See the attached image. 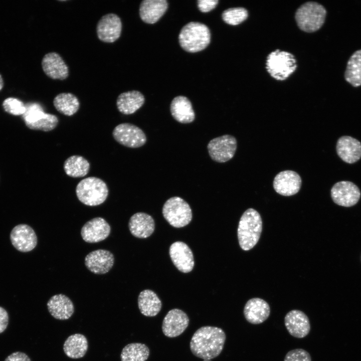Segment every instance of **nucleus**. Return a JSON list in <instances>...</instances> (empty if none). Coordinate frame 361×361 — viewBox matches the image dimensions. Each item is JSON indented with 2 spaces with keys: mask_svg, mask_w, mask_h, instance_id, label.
Returning <instances> with one entry per match:
<instances>
[{
  "mask_svg": "<svg viewBox=\"0 0 361 361\" xmlns=\"http://www.w3.org/2000/svg\"><path fill=\"white\" fill-rule=\"evenodd\" d=\"M226 334L219 327L202 326L194 333L190 343V349L196 356L211 359L222 352L226 340Z\"/></svg>",
  "mask_w": 361,
  "mask_h": 361,
  "instance_id": "1",
  "label": "nucleus"
},
{
  "mask_svg": "<svg viewBox=\"0 0 361 361\" xmlns=\"http://www.w3.org/2000/svg\"><path fill=\"white\" fill-rule=\"evenodd\" d=\"M262 230L259 213L253 208L248 209L242 215L238 227L237 236L241 249L248 251L258 243Z\"/></svg>",
  "mask_w": 361,
  "mask_h": 361,
  "instance_id": "2",
  "label": "nucleus"
},
{
  "mask_svg": "<svg viewBox=\"0 0 361 361\" xmlns=\"http://www.w3.org/2000/svg\"><path fill=\"white\" fill-rule=\"evenodd\" d=\"M211 33L204 24L192 22L183 27L178 36L181 47L190 53H196L205 49L210 44Z\"/></svg>",
  "mask_w": 361,
  "mask_h": 361,
  "instance_id": "3",
  "label": "nucleus"
},
{
  "mask_svg": "<svg viewBox=\"0 0 361 361\" xmlns=\"http://www.w3.org/2000/svg\"><path fill=\"white\" fill-rule=\"evenodd\" d=\"M108 192L106 184L102 179L95 176L81 180L76 187L78 199L88 206H96L103 203L108 197Z\"/></svg>",
  "mask_w": 361,
  "mask_h": 361,
  "instance_id": "4",
  "label": "nucleus"
},
{
  "mask_svg": "<svg viewBox=\"0 0 361 361\" xmlns=\"http://www.w3.org/2000/svg\"><path fill=\"white\" fill-rule=\"evenodd\" d=\"M326 10L321 4L313 2L301 5L296 11L295 20L303 31L312 33L319 30L325 22Z\"/></svg>",
  "mask_w": 361,
  "mask_h": 361,
  "instance_id": "5",
  "label": "nucleus"
},
{
  "mask_svg": "<svg viewBox=\"0 0 361 361\" xmlns=\"http://www.w3.org/2000/svg\"><path fill=\"white\" fill-rule=\"evenodd\" d=\"M297 66L294 55L288 52L276 50L267 58L266 69L277 80L286 79L295 71Z\"/></svg>",
  "mask_w": 361,
  "mask_h": 361,
  "instance_id": "6",
  "label": "nucleus"
},
{
  "mask_svg": "<svg viewBox=\"0 0 361 361\" xmlns=\"http://www.w3.org/2000/svg\"><path fill=\"white\" fill-rule=\"evenodd\" d=\"M164 219L172 227L182 228L188 225L192 219V212L189 204L179 197L168 199L162 208Z\"/></svg>",
  "mask_w": 361,
  "mask_h": 361,
  "instance_id": "7",
  "label": "nucleus"
},
{
  "mask_svg": "<svg viewBox=\"0 0 361 361\" xmlns=\"http://www.w3.org/2000/svg\"><path fill=\"white\" fill-rule=\"evenodd\" d=\"M23 118L26 125L30 129L50 131L54 129L59 123L55 115L45 112L37 103L28 104Z\"/></svg>",
  "mask_w": 361,
  "mask_h": 361,
  "instance_id": "8",
  "label": "nucleus"
},
{
  "mask_svg": "<svg viewBox=\"0 0 361 361\" xmlns=\"http://www.w3.org/2000/svg\"><path fill=\"white\" fill-rule=\"evenodd\" d=\"M112 136L118 143L129 148L140 147L146 142V137L143 130L129 123H121L115 127Z\"/></svg>",
  "mask_w": 361,
  "mask_h": 361,
  "instance_id": "9",
  "label": "nucleus"
},
{
  "mask_svg": "<svg viewBox=\"0 0 361 361\" xmlns=\"http://www.w3.org/2000/svg\"><path fill=\"white\" fill-rule=\"evenodd\" d=\"M207 148L213 160L225 162L234 156L237 149V140L232 135H224L210 140Z\"/></svg>",
  "mask_w": 361,
  "mask_h": 361,
  "instance_id": "10",
  "label": "nucleus"
},
{
  "mask_svg": "<svg viewBox=\"0 0 361 361\" xmlns=\"http://www.w3.org/2000/svg\"><path fill=\"white\" fill-rule=\"evenodd\" d=\"M122 26L121 19L118 15L113 13L106 14L97 24V37L103 42L113 43L120 38Z\"/></svg>",
  "mask_w": 361,
  "mask_h": 361,
  "instance_id": "11",
  "label": "nucleus"
},
{
  "mask_svg": "<svg viewBox=\"0 0 361 361\" xmlns=\"http://www.w3.org/2000/svg\"><path fill=\"white\" fill-rule=\"evenodd\" d=\"M330 194L334 203L345 207L355 205L360 197L358 188L349 181H340L335 184L331 189Z\"/></svg>",
  "mask_w": 361,
  "mask_h": 361,
  "instance_id": "12",
  "label": "nucleus"
},
{
  "mask_svg": "<svg viewBox=\"0 0 361 361\" xmlns=\"http://www.w3.org/2000/svg\"><path fill=\"white\" fill-rule=\"evenodd\" d=\"M189 323L188 315L179 309L174 308L170 310L164 316L162 331L167 337H177L185 331Z\"/></svg>",
  "mask_w": 361,
  "mask_h": 361,
  "instance_id": "13",
  "label": "nucleus"
},
{
  "mask_svg": "<svg viewBox=\"0 0 361 361\" xmlns=\"http://www.w3.org/2000/svg\"><path fill=\"white\" fill-rule=\"evenodd\" d=\"M10 239L14 247L22 252L32 251L37 244V238L34 230L26 224L15 226L11 232Z\"/></svg>",
  "mask_w": 361,
  "mask_h": 361,
  "instance_id": "14",
  "label": "nucleus"
},
{
  "mask_svg": "<svg viewBox=\"0 0 361 361\" xmlns=\"http://www.w3.org/2000/svg\"><path fill=\"white\" fill-rule=\"evenodd\" d=\"M111 227L105 219L94 218L87 222L82 227L81 235L84 241L95 243L107 238L110 234Z\"/></svg>",
  "mask_w": 361,
  "mask_h": 361,
  "instance_id": "15",
  "label": "nucleus"
},
{
  "mask_svg": "<svg viewBox=\"0 0 361 361\" xmlns=\"http://www.w3.org/2000/svg\"><path fill=\"white\" fill-rule=\"evenodd\" d=\"M301 186V178L295 171L286 170L279 172L274 177L273 187L279 194L290 196L297 194Z\"/></svg>",
  "mask_w": 361,
  "mask_h": 361,
  "instance_id": "16",
  "label": "nucleus"
},
{
  "mask_svg": "<svg viewBox=\"0 0 361 361\" xmlns=\"http://www.w3.org/2000/svg\"><path fill=\"white\" fill-rule=\"evenodd\" d=\"M114 262L113 254L110 251L98 249L88 254L85 258V264L91 272L96 274L107 273Z\"/></svg>",
  "mask_w": 361,
  "mask_h": 361,
  "instance_id": "17",
  "label": "nucleus"
},
{
  "mask_svg": "<svg viewBox=\"0 0 361 361\" xmlns=\"http://www.w3.org/2000/svg\"><path fill=\"white\" fill-rule=\"evenodd\" d=\"M170 257L176 268L183 273L191 272L194 266L193 252L185 243L177 241L169 247Z\"/></svg>",
  "mask_w": 361,
  "mask_h": 361,
  "instance_id": "18",
  "label": "nucleus"
},
{
  "mask_svg": "<svg viewBox=\"0 0 361 361\" xmlns=\"http://www.w3.org/2000/svg\"><path fill=\"white\" fill-rule=\"evenodd\" d=\"M284 324L289 333L296 338H303L310 330V323L307 315L303 311L293 309L284 317Z\"/></svg>",
  "mask_w": 361,
  "mask_h": 361,
  "instance_id": "19",
  "label": "nucleus"
},
{
  "mask_svg": "<svg viewBox=\"0 0 361 361\" xmlns=\"http://www.w3.org/2000/svg\"><path fill=\"white\" fill-rule=\"evenodd\" d=\"M41 64L44 73L52 79L63 80L69 76L68 66L56 52H50L45 55Z\"/></svg>",
  "mask_w": 361,
  "mask_h": 361,
  "instance_id": "20",
  "label": "nucleus"
},
{
  "mask_svg": "<svg viewBox=\"0 0 361 361\" xmlns=\"http://www.w3.org/2000/svg\"><path fill=\"white\" fill-rule=\"evenodd\" d=\"M243 313L248 322L253 324H258L263 323L269 317L270 308L264 300L260 298H253L245 304Z\"/></svg>",
  "mask_w": 361,
  "mask_h": 361,
  "instance_id": "21",
  "label": "nucleus"
},
{
  "mask_svg": "<svg viewBox=\"0 0 361 361\" xmlns=\"http://www.w3.org/2000/svg\"><path fill=\"white\" fill-rule=\"evenodd\" d=\"M336 152L344 162L353 163L361 157V143L349 136L340 137L336 143Z\"/></svg>",
  "mask_w": 361,
  "mask_h": 361,
  "instance_id": "22",
  "label": "nucleus"
},
{
  "mask_svg": "<svg viewBox=\"0 0 361 361\" xmlns=\"http://www.w3.org/2000/svg\"><path fill=\"white\" fill-rule=\"evenodd\" d=\"M47 305L51 315L58 320H67L74 312V306L72 300L63 294L52 296Z\"/></svg>",
  "mask_w": 361,
  "mask_h": 361,
  "instance_id": "23",
  "label": "nucleus"
},
{
  "mask_svg": "<svg viewBox=\"0 0 361 361\" xmlns=\"http://www.w3.org/2000/svg\"><path fill=\"white\" fill-rule=\"evenodd\" d=\"M128 227L131 234L138 238H146L154 232L155 223L151 216L147 214L138 212L130 218Z\"/></svg>",
  "mask_w": 361,
  "mask_h": 361,
  "instance_id": "24",
  "label": "nucleus"
},
{
  "mask_svg": "<svg viewBox=\"0 0 361 361\" xmlns=\"http://www.w3.org/2000/svg\"><path fill=\"white\" fill-rule=\"evenodd\" d=\"M167 7L165 0H144L140 4L139 16L144 23L154 24L164 15Z\"/></svg>",
  "mask_w": 361,
  "mask_h": 361,
  "instance_id": "25",
  "label": "nucleus"
},
{
  "mask_svg": "<svg viewBox=\"0 0 361 361\" xmlns=\"http://www.w3.org/2000/svg\"><path fill=\"white\" fill-rule=\"evenodd\" d=\"M170 110L173 118L181 123H191L195 118L191 101L184 96H178L173 99L170 103Z\"/></svg>",
  "mask_w": 361,
  "mask_h": 361,
  "instance_id": "26",
  "label": "nucleus"
},
{
  "mask_svg": "<svg viewBox=\"0 0 361 361\" xmlns=\"http://www.w3.org/2000/svg\"><path fill=\"white\" fill-rule=\"evenodd\" d=\"M145 98L138 91L132 90L119 94L116 100V106L118 111L125 115L135 112L144 104Z\"/></svg>",
  "mask_w": 361,
  "mask_h": 361,
  "instance_id": "27",
  "label": "nucleus"
},
{
  "mask_svg": "<svg viewBox=\"0 0 361 361\" xmlns=\"http://www.w3.org/2000/svg\"><path fill=\"white\" fill-rule=\"evenodd\" d=\"M139 309L143 315L148 317L156 316L160 311L161 300L153 291L145 289L141 291L138 297Z\"/></svg>",
  "mask_w": 361,
  "mask_h": 361,
  "instance_id": "28",
  "label": "nucleus"
},
{
  "mask_svg": "<svg viewBox=\"0 0 361 361\" xmlns=\"http://www.w3.org/2000/svg\"><path fill=\"white\" fill-rule=\"evenodd\" d=\"M88 348V343L85 335L75 333L70 335L65 341L63 350L69 357L78 359L83 357Z\"/></svg>",
  "mask_w": 361,
  "mask_h": 361,
  "instance_id": "29",
  "label": "nucleus"
},
{
  "mask_svg": "<svg viewBox=\"0 0 361 361\" xmlns=\"http://www.w3.org/2000/svg\"><path fill=\"white\" fill-rule=\"evenodd\" d=\"M55 109L60 113L68 116L75 114L80 108L78 98L71 93H61L53 99Z\"/></svg>",
  "mask_w": 361,
  "mask_h": 361,
  "instance_id": "30",
  "label": "nucleus"
},
{
  "mask_svg": "<svg viewBox=\"0 0 361 361\" xmlns=\"http://www.w3.org/2000/svg\"><path fill=\"white\" fill-rule=\"evenodd\" d=\"M345 80L354 87L361 86V49L355 51L347 61Z\"/></svg>",
  "mask_w": 361,
  "mask_h": 361,
  "instance_id": "31",
  "label": "nucleus"
},
{
  "mask_svg": "<svg viewBox=\"0 0 361 361\" xmlns=\"http://www.w3.org/2000/svg\"><path fill=\"white\" fill-rule=\"evenodd\" d=\"M90 169V163L84 157L74 155L67 158L64 163L66 174L72 177H81L86 175Z\"/></svg>",
  "mask_w": 361,
  "mask_h": 361,
  "instance_id": "32",
  "label": "nucleus"
},
{
  "mask_svg": "<svg viewBox=\"0 0 361 361\" xmlns=\"http://www.w3.org/2000/svg\"><path fill=\"white\" fill-rule=\"evenodd\" d=\"M149 349L144 344L131 343L125 346L121 351V361H145L149 355Z\"/></svg>",
  "mask_w": 361,
  "mask_h": 361,
  "instance_id": "33",
  "label": "nucleus"
},
{
  "mask_svg": "<svg viewBox=\"0 0 361 361\" xmlns=\"http://www.w3.org/2000/svg\"><path fill=\"white\" fill-rule=\"evenodd\" d=\"M248 16V11L244 8H230L224 11L222 17L227 24L236 26L245 21Z\"/></svg>",
  "mask_w": 361,
  "mask_h": 361,
  "instance_id": "34",
  "label": "nucleus"
},
{
  "mask_svg": "<svg viewBox=\"0 0 361 361\" xmlns=\"http://www.w3.org/2000/svg\"><path fill=\"white\" fill-rule=\"evenodd\" d=\"M2 105L6 112L13 115H23L26 110V106L23 102L13 97L5 99Z\"/></svg>",
  "mask_w": 361,
  "mask_h": 361,
  "instance_id": "35",
  "label": "nucleus"
},
{
  "mask_svg": "<svg viewBox=\"0 0 361 361\" xmlns=\"http://www.w3.org/2000/svg\"><path fill=\"white\" fill-rule=\"evenodd\" d=\"M284 361H311L309 353L302 348H296L288 351Z\"/></svg>",
  "mask_w": 361,
  "mask_h": 361,
  "instance_id": "36",
  "label": "nucleus"
},
{
  "mask_svg": "<svg viewBox=\"0 0 361 361\" xmlns=\"http://www.w3.org/2000/svg\"><path fill=\"white\" fill-rule=\"evenodd\" d=\"M218 0H199L198 7L203 13H207L214 9L217 5Z\"/></svg>",
  "mask_w": 361,
  "mask_h": 361,
  "instance_id": "37",
  "label": "nucleus"
},
{
  "mask_svg": "<svg viewBox=\"0 0 361 361\" xmlns=\"http://www.w3.org/2000/svg\"><path fill=\"white\" fill-rule=\"evenodd\" d=\"M5 361H31V360L25 353L17 351L8 356Z\"/></svg>",
  "mask_w": 361,
  "mask_h": 361,
  "instance_id": "38",
  "label": "nucleus"
},
{
  "mask_svg": "<svg viewBox=\"0 0 361 361\" xmlns=\"http://www.w3.org/2000/svg\"><path fill=\"white\" fill-rule=\"evenodd\" d=\"M9 324V315L7 310L0 306V333L4 332Z\"/></svg>",
  "mask_w": 361,
  "mask_h": 361,
  "instance_id": "39",
  "label": "nucleus"
},
{
  "mask_svg": "<svg viewBox=\"0 0 361 361\" xmlns=\"http://www.w3.org/2000/svg\"><path fill=\"white\" fill-rule=\"evenodd\" d=\"M4 86V81L2 75L0 74V90H2Z\"/></svg>",
  "mask_w": 361,
  "mask_h": 361,
  "instance_id": "40",
  "label": "nucleus"
}]
</instances>
